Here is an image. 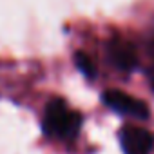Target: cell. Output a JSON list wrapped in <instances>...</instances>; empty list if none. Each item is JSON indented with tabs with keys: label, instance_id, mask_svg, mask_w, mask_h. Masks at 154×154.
I'll return each mask as SVG.
<instances>
[{
	"label": "cell",
	"instance_id": "2",
	"mask_svg": "<svg viewBox=\"0 0 154 154\" xmlns=\"http://www.w3.org/2000/svg\"><path fill=\"white\" fill-rule=\"evenodd\" d=\"M102 102L112 109L114 112L118 114H123V116H131V118H136V120H147L150 111L147 107V103H143L141 100L123 93V91H116V89H109L102 94Z\"/></svg>",
	"mask_w": 154,
	"mask_h": 154
},
{
	"label": "cell",
	"instance_id": "1",
	"mask_svg": "<svg viewBox=\"0 0 154 154\" xmlns=\"http://www.w3.org/2000/svg\"><path fill=\"white\" fill-rule=\"evenodd\" d=\"M80 127H82V114L71 109L62 98H53L45 105L42 118V131L45 136L60 141H71L78 136Z\"/></svg>",
	"mask_w": 154,
	"mask_h": 154
},
{
	"label": "cell",
	"instance_id": "5",
	"mask_svg": "<svg viewBox=\"0 0 154 154\" xmlns=\"http://www.w3.org/2000/svg\"><path fill=\"white\" fill-rule=\"evenodd\" d=\"M74 63H76V67H78V71L85 76V78H96V65H94V62H93V58L87 54V53H84V51H78L74 54Z\"/></svg>",
	"mask_w": 154,
	"mask_h": 154
},
{
	"label": "cell",
	"instance_id": "4",
	"mask_svg": "<svg viewBox=\"0 0 154 154\" xmlns=\"http://www.w3.org/2000/svg\"><path fill=\"white\" fill-rule=\"evenodd\" d=\"M107 56H109V62L123 72H131L138 67V54H136L134 45H131L120 36H114L109 40Z\"/></svg>",
	"mask_w": 154,
	"mask_h": 154
},
{
	"label": "cell",
	"instance_id": "6",
	"mask_svg": "<svg viewBox=\"0 0 154 154\" xmlns=\"http://www.w3.org/2000/svg\"><path fill=\"white\" fill-rule=\"evenodd\" d=\"M147 78H149V85H150V87H152V91H154V67H150V69H149Z\"/></svg>",
	"mask_w": 154,
	"mask_h": 154
},
{
	"label": "cell",
	"instance_id": "3",
	"mask_svg": "<svg viewBox=\"0 0 154 154\" xmlns=\"http://www.w3.org/2000/svg\"><path fill=\"white\" fill-rule=\"evenodd\" d=\"M120 145L123 154H150L154 149V136L140 127H123L120 131Z\"/></svg>",
	"mask_w": 154,
	"mask_h": 154
}]
</instances>
